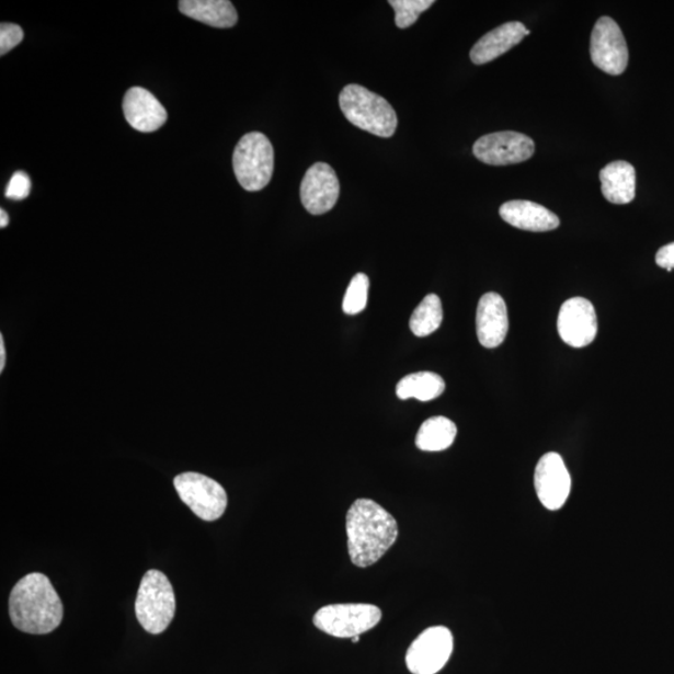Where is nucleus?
<instances>
[{
	"mask_svg": "<svg viewBox=\"0 0 674 674\" xmlns=\"http://www.w3.org/2000/svg\"><path fill=\"white\" fill-rule=\"evenodd\" d=\"M601 191L606 201L616 205L629 204L636 196V170L627 161H614L601 170Z\"/></svg>",
	"mask_w": 674,
	"mask_h": 674,
	"instance_id": "a211bd4d",
	"label": "nucleus"
},
{
	"mask_svg": "<svg viewBox=\"0 0 674 674\" xmlns=\"http://www.w3.org/2000/svg\"><path fill=\"white\" fill-rule=\"evenodd\" d=\"M476 330L483 347L494 349L505 341L509 332V313L502 296L496 293L482 296L476 313Z\"/></svg>",
	"mask_w": 674,
	"mask_h": 674,
	"instance_id": "2eb2a0df",
	"label": "nucleus"
},
{
	"mask_svg": "<svg viewBox=\"0 0 674 674\" xmlns=\"http://www.w3.org/2000/svg\"><path fill=\"white\" fill-rule=\"evenodd\" d=\"M353 643H358L359 642V637L356 636L354 638H352Z\"/></svg>",
	"mask_w": 674,
	"mask_h": 674,
	"instance_id": "c756f323",
	"label": "nucleus"
},
{
	"mask_svg": "<svg viewBox=\"0 0 674 674\" xmlns=\"http://www.w3.org/2000/svg\"><path fill=\"white\" fill-rule=\"evenodd\" d=\"M340 183L335 170L327 163L310 167L302 179L300 196L304 208L312 215H322L336 205Z\"/></svg>",
	"mask_w": 674,
	"mask_h": 674,
	"instance_id": "ddd939ff",
	"label": "nucleus"
},
{
	"mask_svg": "<svg viewBox=\"0 0 674 674\" xmlns=\"http://www.w3.org/2000/svg\"><path fill=\"white\" fill-rule=\"evenodd\" d=\"M444 319L443 304L438 296L430 294L421 301L410 319V329L413 335L425 338L442 327Z\"/></svg>",
	"mask_w": 674,
	"mask_h": 674,
	"instance_id": "4be33fe9",
	"label": "nucleus"
},
{
	"mask_svg": "<svg viewBox=\"0 0 674 674\" xmlns=\"http://www.w3.org/2000/svg\"><path fill=\"white\" fill-rule=\"evenodd\" d=\"M179 11L214 28H232L238 23V12L229 0H182Z\"/></svg>",
	"mask_w": 674,
	"mask_h": 674,
	"instance_id": "6ab92c4d",
	"label": "nucleus"
},
{
	"mask_svg": "<svg viewBox=\"0 0 674 674\" xmlns=\"http://www.w3.org/2000/svg\"><path fill=\"white\" fill-rule=\"evenodd\" d=\"M65 608L56 589L42 573H31L18 582L9 597V616L20 631L47 635L61 624Z\"/></svg>",
	"mask_w": 674,
	"mask_h": 674,
	"instance_id": "f03ea898",
	"label": "nucleus"
},
{
	"mask_svg": "<svg viewBox=\"0 0 674 674\" xmlns=\"http://www.w3.org/2000/svg\"><path fill=\"white\" fill-rule=\"evenodd\" d=\"M529 31L525 24L510 22L499 26V28L484 34L483 37L473 45L470 57L476 66L487 65L494 59L503 56L523 41Z\"/></svg>",
	"mask_w": 674,
	"mask_h": 674,
	"instance_id": "dca6fc26",
	"label": "nucleus"
},
{
	"mask_svg": "<svg viewBox=\"0 0 674 674\" xmlns=\"http://www.w3.org/2000/svg\"><path fill=\"white\" fill-rule=\"evenodd\" d=\"M176 610L175 593L165 574L150 570L140 582L135 613L139 624L151 635L163 633Z\"/></svg>",
	"mask_w": 674,
	"mask_h": 674,
	"instance_id": "20e7f679",
	"label": "nucleus"
},
{
	"mask_svg": "<svg viewBox=\"0 0 674 674\" xmlns=\"http://www.w3.org/2000/svg\"><path fill=\"white\" fill-rule=\"evenodd\" d=\"M454 651V636L443 626L430 627L412 642L407 653L412 674H436L442 671Z\"/></svg>",
	"mask_w": 674,
	"mask_h": 674,
	"instance_id": "6e6552de",
	"label": "nucleus"
},
{
	"mask_svg": "<svg viewBox=\"0 0 674 674\" xmlns=\"http://www.w3.org/2000/svg\"><path fill=\"white\" fill-rule=\"evenodd\" d=\"M31 189V178L23 172H16L8 184L5 196L12 201H24L30 196Z\"/></svg>",
	"mask_w": 674,
	"mask_h": 674,
	"instance_id": "a878e982",
	"label": "nucleus"
},
{
	"mask_svg": "<svg viewBox=\"0 0 674 674\" xmlns=\"http://www.w3.org/2000/svg\"><path fill=\"white\" fill-rule=\"evenodd\" d=\"M368 286H370V281H368L367 275L359 273L353 277V281L350 282L347 287L343 302V310L345 313L357 315L365 310Z\"/></svg>",
	"mask_w": 674,
	"mask_h": 674,
	"instance_id": "b1692460",
	"label": "nucleus"
},
{
	"mask_svg": "<svg viewBox=\"0 0 674 674\" xmlns=\"http://www.w3.org/2000/svg\"><path fill=\"white\" fill-rule=\"evenodd\" d=\"M537 498L550 511L563 507L571 493V476L563 458L548 453L538 461L535 470Z\"/></svg>",
	"mask_w": 674,
	"mask_h": 674,
	"instance_id": "9b49d317",
	"label": "nucleus"
},
{
	"mask_svg": "<svg viewBox=\"0 0 674 674\" xmlns=\"http://www.w3.org/2000/svg\"><path fill=\"white\" fill-rule=\"evenodd\" d=\"M457 427L454 422L444 416L426 420L416 435V446L421 452H444L455 442Z\"/></svg>",
	"mask_w": 674,
	"mask_h": 674,
	"instance_id": "412c9836",
	"label": "nucleus"
},
{
	"mask_svg": "<svg viewBox=\"0 0 674 674\" xmlns=\"http://www.w3.org/2000/svg\"><path fill=\"white\" fill-rule=\"evenodd\" d=\"M655 263H658L660 267L672 272L674 269V242H671V244L664 245L659 250L658 255H655Z\"/></svg>",
	"mask_w": 674,
	"mask_h": 674,
	"instance_id": "bb28decb",
	"label": "nucleus"
},
{
	"mask_svg": "<svg viewBox=\"0 0 674 674\" xmlns=\"http://www.w3.org/2000/svg\"><path fill=\"white\" fill-rule=\"evenodd\" d=\"M381 617V609L374 605H330L318 610L313 625L332 637L354 638L379 625Z\"/></svg>",
	"mask_w": 674,
	"mask_h": 674,
	"instance_id": "423d86ee",
	"label": "nucleus"
},
{
	"mask_svg": "<svg viewBox=\"0 0 674 674\" xmlns=\"http://www.w3.org/2000/svg\"><path fill=\"white\" fill-rule=\"evenodd\" d=\"M349 555L357 568L366 569L390 550L397 542V519L379 503L359 499L350 507L346 516Z\"/></svg>",
	"mask_w": 674,
	"mask_h": 674,
	"instance_id": "f257e3e1",
	"label": "nucleus"
},
{
	"mask_svg": "<svg viewBox=\"0 0 674 674\" xmlns=\"http://www.w3.org/2000/svg\"><path fill=\"white\" fill-rule=\"evenodd\" d=\"M5 362H7V353H5L4 338L2 334H0V373L4 372Z\"/></svg>",
	"mask_w": 674,
	"mask_h": 674,
	"instance_id": "cd10ccee",
	"label": "nucleus"
},
{
	"mask_svg": "<svg viewBox=\"0 0 674 674\" xmlns=\"http://www.w3.org/2000/svg\"><path fill=\"white\" fill-rule=\"evenodd\" d=\"M174 487L180 500L204 521H217L227 510V491L208 476L185 472L176 476Z\"/></svg>",
	"mask_w": 674,
	"mask_h": 674,
	"instance_id": "0eeeda50",
	"label": "nucleus"
},
{
	"mask_svg": "<svg viewBox=\"0 0 674 674\" xmlns=\"http://www.w3.org/2000/svg\"><path fill=\"white\" fill-rule=\"evenodd\" d=\"M591 59L609 76H621L628 66V47L619 25L609 16L597 21L591 35Z\"/></svg>",
	"mask_w": 674,
	"mask_h": 674,
	"instance_id": "1a4fd4ad",
	"label": "nucleus"
},
{
	"mask_svg": "<svg viewBox=\"0 0 674 674\" xmlns=\"http://www.w3.org/2000/svg\"><path fill=\"white\" fill-rule=\"evenodd\" d=\"M557 330L564 344L572 347L589 346L598 331L597 315L590 300L572 298L566 301L557 320Z\"/></svg>",
	"mask_w": 674,
	"mask_h": 674,
	"instance_id": "f8f14e48",
	"label": "nucleus"
},
{
	"mask_svg": "<svg viewBox=\"0 0 674 674\" xmlns=\"http://www.w3.org/2000/svg\"><path fill=\"white\" fill-rule=\"evenodd\" d=\"M9 217L8 214L2 209L0 210V228L4 229L8 227Z\"/></svg>",
	"mask_w": 674,
	"mask_h": 674,
	"instance_id": "c85d7f7f",
	"label": "nucleus"
},
{
	"mask_svg": "<svg viewBox=\"0 0 674 674\" xmlns=\"http://www.w3.org/2000/svg\"><path fill=\"white\" fill-rule=\"evenodd\" d=\"M534 140L516 132L483 135L473 146L475 157L482 163L493 167L524 163L534 156Z\"/></svg>",
	"mask_w": 674,
	"mask_h": 674,
	"instance_id": "9d476101",
	"label": "nucleus"
},
{
	"mask_svg": "<svg viewBox=\"0 0 674 674\" xmlns=\"http://www.w3.org/2000/svg\"><path fill=\"white\" fill-rule=\"evenodd\" d=\"M446 384L442 376L422 372L404 376L397 386V395L401 400L416 399L425 402L442 397Z\"/></svg>",
	"mask_w": 674,
	"mask_h": 674,
	"instance_id": "aec40b11",
	"label": "nucleus"
},
{
	"mask_svg": "<svg viewBox=\"0 0 674 674\" xmlns=\"http://www.w3.org/2000/svg\"><path fill=\"white\" fill-rule=\"evenodd\" d=\"M339 104L350 123L376 137L391 138L398 129V115L390 103L362 85H346Z\"/></svg>",
	"mask_w": 674,
	"mask_h": 674,
	"instance_id": "7ed1b4c3",
	"label": "nucleus"
},
{
	"mask_svg": "<svg viewBox=\"0 0 674 674\" xmlns=\"http://www.w3.org/2000/svg\"><path fill=\"white\" fill-rule=\"evenodd\" d=\"M434 0H390L389 4L395 9V23L400 30H407L415 24L421 13L434 5Z\"/></svg>",
	"mask_w": 674,
	"mask_h": 674,
	"instance_id": "5701e85b",
	"label": "nucleus"
},
{
	"mask_svg": "<svg viewBox=\"0 0 674 674\" xmlns=\"http://www.w3.org/2000/svg\"><path fill=\"white\" fill-rule=\"evenodd\" d=\"M24 38V32L20 25L2 23L0 25V56H5Z\"/></svg>",
	"mask_w": 674,
	"mask_h": 674,
	"instance_id": "393cba45",
	"label": "nucleus"
},
{
	"mask_svg": "<svg viewBox=\"0 0 674 674\" xmlns=\"http://www.w3.org/2000/svg\"><path fill=\"white\" fill-rule=\"evenodd\" d=\"M500 215L511 227L521 230L544 232L560 227V219L556 214L533 202H507L501 206Z\"/></svg>",
	"mask_w": 674,
	"mask_h": 674,
	"instance_id": "f3484780",
	"label": "nucleus"
},
{
	"mask_svg": "<svg viewBox=\"0 0 674 674\" xmlns=\"http://www.w3.org/2000/svg\"><path fill=\"white\" fill-rule=\"evenodd\" d=\"M123 111L132 128L141 133L157 132L168 121V113L149 90L134 87L124 95Z\"/></svg>",
	"mask_w": 674,
	"mask_h": 674,
	"instance_id": "4468645a",
	"label": "nucleus"
},
{
	"mask_svg": "<svg viewBox=\"0 0 674 674\" xmlns=\"http://www.w3.org/2000/svg\"><path fill=\"white\" fill-rule=\"evenodd\" d=\"M233 173L248 192L263 191L274 173V148L262 133H249L238 142L232 156Z\"/></svg>",
	"mask_w": 674,
	"mask_h": 674,
	"instance_id": "39448f33",
	"label": "nucleus"
}]
</instances>
